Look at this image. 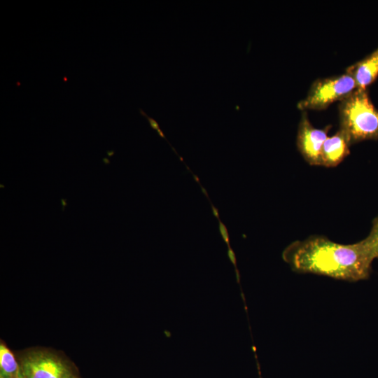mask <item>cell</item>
<instances>
[{"instance_id":"cell-17","label":"cell","mask_w":378,"mask_h":378,"mask_svg":"<svg viewBox=\"0 0 378 378\" xmlns=\"http://www.w3.org/2000/svg\"><path fill=\"white\" fill-rule=\"evenodd\" d=\"M193 176H194V178L197 181V182H198L200 183V180L197 178V176L196 175H193Z\"/></svg>"},{"instance_id":"cell-12","label":"cell","mask_w":378,"mask_h":378,"mask_svg":"<svg viewBox=\"0 0 378 378\" xmlns=\"http://www.w3.org/2000/svg\"><path fill=\"white\" fill-rule=\"evenodd\" d=\"M228 256L231 260V262L234 265H236V258H235V255H234V252L232 251V250L231 249V248H229V250H228Z\"/></svg>"},{"instance_id":"cell-4","label":"cell","mask_w":378,"mask_h":378,"mask_svg":"<svg viewBox=\"0 0 378 378\" xmlns=\"http://www.w3.org/2000/svg\"><path fill=\"white\" fill-rule=\"evenodd\" d=\"M20 366L25 378H78L58 356L42 350L24 354Z\"/></svg>"},{"instance_id":"cell-2","label":"cell","mask_w":378,"mask_h":378,"mask_svg":"<svg viewBox=\"0 0 378 378\" xmlns=\"http://www.w3.org/2000/svg\"><path fill=\"white\" fill-rule=\"evenodd\" d=\"M340 130L350 144L378 139V111L366 90L356 89L340 102Z\"/></svg>"},{"instance_id":"cell-6","label":"cell","mask_w":378,"mask_h":378,"mask_svg":"<svg viewBox=\"0 0 378 378\" xmlns=\"http://www.w3.org/2000/svg\"><path fill=\"white\" fill-rule=\"evenodd\" d=\"M350 142L342 130L328 137L321 151V165L332 167L340 164L349 153Z\"/></svg>"},{"instance_id":"cell-14","label":"cell","mask_w":378,"mask_h":378,"mask_svg":"<svg viewBox=\"0 0 378 378\" xmlns=\"http://www.w3.org/2000/svg\"><path fill=\"white\" fill-rule=\"evenodd\" d=\"M157 132H158V134H159L161 137H162L163 139H164L167 140V139H166V137H165L164 133L162 132V131L160 129H159L158 130H157Z\"/></svg>"},{"instance_id":"cell-7","label":"cell","mask_w":378,"mask_h":378,"mask_svg":"<svg viewBox=\"0 0 378 378\" xmlns=\"http://www.w3.org/2000/svg\"><path fill=\"white\" fill-rule=\"evenodd\" d=\"M354 78L357 89L366 90L378 76V48L363 60L346 69Z\"/></svg>"},{"instance_id":"cell-9","label":"cell","mask_w":378,"mask_h":378,"mask_svg":"<svg viewBox=\"0 0 378 378\" xmlns=\"http://www.w3.org/2000/svg\"><path fill=\"white\" fill-rule=\"evenodd\" d=\"M374 259L378 258V216L374 218L368 236L363 239Z\"/></svg>"},{"instance_id":"cell-5","label":"cell","mask_w":378,"mask_h":378,"mask_svg":"<svg viewBox=\"0 0 378 378\" xmlns=\"http://www.w3.org/2000/svg\"><path fill=\"white\" fill-rule=\"evenodd\" d=\"M327 132L315 128L307 115L302 114L298 126L297 146L303 158L312 165H321V151L328 138Z\"/></svg>"},{"instance_id":"cell-16","label":"cell","mask_w":378,"mask_h":378,"mask_svg":"<svg viewBox=\"0 0 378 378\" xmlns=\"http://www.w3.org/2000/svg\"><path fill=\"white\" fill-rule=\"evenodd\" d=\"M201 188H202V190L203 193H204V194L206 195V197L209 199V196H208V195H207L206 190L202 186H201Z\"/></svg>"},{"instance_id":"cell-13","label":"cell","mask_w":378,"mask_h":378,"mask_svg":"<svg viewBox=\"0 0 378 378\" xmlns=\"http://www.w3.org/2000/svg\"><path fill=\"white\" fill-rule=\"evenodd\" d=\"M211 209H212V211H213V214L214 215V216L216 218H218V220H220L219 218V214H218V209H216V207H214V206L211 204Z\"/></svg>"},{"instance_id":"cell-1","label":"cell","mask_w":378,"mask_h":378,"mask_svg":"<svg viewBox=\"0 0 378 378\" xmlns=\"http://www.w3.org/2000/svg\"><path fill=\"white\" fill-rule=\"evenodd\" d=\"M282 257L295 272L349 281L368 279L374 260L363 239L342 244L323 236H312L291 243L284 249Z\"/></svg>"},{"instance_id":"cell-10","label":"cell","mask_w":378,"mask_h":378,"mask_svg":"<svg viewBox=\"0 0 378 378\" xmlns=\"http://www.w3.org/2000/svg\"><path fill=\"white\" fill-rule=\"evenodd\" d=\"M219 221V231L223 239V240L227 244L228 248H230V241H229V234L227 230L226 226L221 222L220 220H218Z\"/></svg>"},{"instance_id":"cell-11","label":"cell","mask_w":378,"mask_h":378,"mask_svg":"<svg viewBox=\"0 0 378 378\" xmlns=\"http://www.w3.org/2000/svg\"><path fill=\"white\" fill-rule=\"evenodd\" d=\"M139 112L142 115L145 116L147 118L150 124V126L152 129L155 130H158L160 129L159 124L155 120L148 116L146 113L141 108L139 109Z\"/></svg>"},{"instance_id":"cell-3","label":"cell","mask_w":378,"mask_h":378,"mask_svg":"<svg viewBox=\"0 0 378 378\" xmlns=\"http://www.w3.org/2000/svg\"><path fill=\"white\" fill-rule=\"evenodd\" d=\"M357 89L347 72L315 80L298 107L301 110H323L336 101H342Z\"/></svg>"},{"instance_id":"cell-15","label":"cell","mask_w":378,"mask_h":378,"mask_svg":"<svg viewBox=\"0 0 378 378\" xmlns=\"http://www.w3.org/2000/svg\"><path fill=\"white\" fill-rule=\"evenodd\" d=\"M0 378H4V377H0ZM10 378H25V377L23 376V374H22V372H21L17 376H15L13 377H10Z\"/></svg>"},{"instance_id":"cell-8","label":"cell","mask_w":378,"mask_h":378,"mask_svg":"<svg viewBox=\"0 0 378 378\" xmlns=\"http://www.w3.org/2000/svg\"><path fill=\"white\" fill-rule=\"evenodd\" d=\"M21 372L20 364L13 354L2 342L0 344V377L10 378Z\"/></svg>"}]
</instances>
